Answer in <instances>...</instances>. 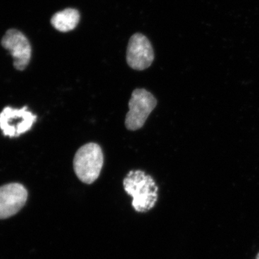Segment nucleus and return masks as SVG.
Segmentation results:
<instances>
[{"instance_id": "nucleus-1", "label": "nucleus", "mask_w": 259, "mask_h": 259, "mask_svg": "<svg viewBox=\"0 0 259 259\" xmlns=\"http://www.w3.org/2000/svg\"><path fill=\"white\" fill-rule=\"evenodd\" d=\"M123 187L132 197V206L136 212H148L157 202L158 187L152 177L144 171H130L124 179Z\"/></svg>"}, {"instance_id": "nucleus-2", "label": "nucleus", "mask_w": 259, "mask_h": 259, "mask_svg": "<svg viewBox=\"0 0 259 259\" xmlns=\"http://www.w3.org/2000/svg\"><path fill=\"white\" fill-rule=\"evenodd\" d=\"M104 163L102 148L95 143L83 145L74 158V170L83 183L91 185L98 179Z\"/></svg>"}, {"instance_id": "nucleus-3", "label": "nucleus", "mask_w": 259, "mask_h": 259, "mask_svg": "<svg viewBox=\"0 0 259 259\" xmlns=\"http://www.w3.org/2000/svg\"><path fill=\"white\" fill-rule=\"evenodd\" d=\"M156 105V98L147 90L144 89L135 90L129 101V111L126 115L127 129L136 131L141 128Z\"/></svg>"}, {"instance_id": "nucleus-4", "label": "nucleus", "mask_w": 259, "mask_h": 259, "mask_svg": "<svg viewBox=\"0 0 259 259\" xmlns=\"http://www.w3.org/2000/svg\"><path fill=\"white\" fill-rule=\"evenodd\" d=\"M36 115L29 111L28 107L14 109L5 107L0 113V128L3 134L10 137H18L31 129Z\"/></svg>"}, {"instance_id": "nucleus-5", "label": "nucleus", "mask_w": 259, "mask_h": 259, "mask_svg": "<svg viewBox=\"0 0 259 259\" xmlns=\"http://www.w3.org/2000/svg\"><path fill=\"white\" fill-rule=\"evenodd\" d=\"M2 46L14 59L15 69L23 71L31 58V46L26 36L15 29H10L2 39Z\"/></svg>"}, {"instance_id": "nucleus-6", "label": "nucleus", "mask_w": 259, "mask_h": 259, "mask_svg": "<svg viewBox=\"0 0 259 259\" xmlns=\"http://www.w3.org/2000/svg\"><path fill=\"white\" fill-rule=\"evenodd\" d=\"M126 60L135 70L148 69L154 60V52L149 40L141 33H136L130 39Z\"/></svg>"}, {"instance_id": "nucleus-7", "label": "nucleus", "mask_w": 259, "mask_h": 259, "mask_svg": "<svg viewBox=\"0 0 259 259\" xmlns=\"http://www.w3.org/2000/svg\"><path fill=\"white\" fill-rule=\"evenodd\" d=\"M28 191L19 183L0 187V220L8 219L20 212L26 203Z\"/></svg>"}, {"instance_id": "nucleus-8", "label": "nucleus", "mask_w": 259, "mask_h": 259, "mask_svg": "<svg viewBox=\"0 0 259 259\" xmlns=\"http://www.w3.org/2000/svg\"><path fill=\"white\" fill-rule=\"evenodd\" d=\"M80 20V15L78 10L67 8L58 12L51 18V25L59 30V31L66 32L74 30Z\"/></svg>"}, {"instance_id": "nucleus-9", "label": "nucleus", "mask_w": 259, "mask_h": 259, "mask_svg": "<svg viewBox=\"0 0 259 259\" xmlns=\"http://www.w3.org/2000/svg\"><path fill=\"white\" fill-rule=\"evenodd\" d=\"M256 259H259V253H258V255H256Z\"/></svg>"}]
</instances>
